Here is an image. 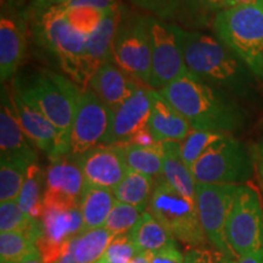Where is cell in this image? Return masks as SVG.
Segmentation results:
<instances>
[{"mask_svg": "<svg viewBox=\"0 0 263 263\" xmlns=\"http://www.w3.org/2000/svg\"><path fill=\"white\" fill-rule=\"evenodd\" d=\"M18 263H44V262H43L42 256H41V254H39V251H37V252H35V254L31 255V256H29V257L25 258L24 261H21V262H18Z\"/></svg>", "mask_w": 263, "mask_h": 263, "instance_id": "obj_46", "label": "cell"}, {"mask_svg": "<svg viewBox=\"0 0 263 263\" xmlns=\"http://www.w3.org/2000/svg\"><path fill=\"white\" fill-rule=\"evenodd\" d=\"M162 177L179 194L196 201V182L180 155V143H163Z\"/></svg>", "mask_w": 263, "mask_h": 263, "instance_id": "obj_24", "label": "cell"}, {"mask_svg": "<svg viewBox=\"0 0 263 263\" xmlns=\"http://www.w3.org/2000/svg\"><path fill=\"white\" fill-rule=\"evenodd\" d=\"M159 91L189 121L193 129L232 134L245 123L244 111L232 95L190 72Z\"/></svg>", "mask_w": 263, "mask_h": 263, "instance_id": "obj_2", "label": "cell"}, {"mask_svg": "<svg viewBox=\"0 0 263 263\" xmlns=\"http://www.w3.org/2000/svg\"><path fill=\"white\" fill-rule=\"evenodd\" d=\"M42 233V223L18 207L17 200L0 202V233Z\"/></svg>", "mask_w": 263, "mask_h": 263, "instance_id": "obj_33", "label": "cell"}, {"mask_svg": "<svg viewBox=\"0 0 263 263\" xmlns=\"http://www.w3.org/2000/svg\"><path fill=\"white\" fill-rule=\"evenodd\" d=\"M42 233L10 232L0 233V261L18 263L38 251L37 242Z\"/></svg>", "mask_w": 263, "mask_h": 263, "instance_id": "obj_31", "label": "cell"}, {"mask_svg": "<svg viewBox=\"0 0 263 263\" xmlns=\"http://www.w3.org/2000/svg\"><path fill=\"white\" fill-rule=\"evenodd\" d=\"M150 110V89L146 85H140L136 93L112 110L110 127L101 146L126 145L132 137L147 127Z\"/></svg>", "mask_w": 263, "mask_h": 263, "instance_id": "obj_15", "label": "cell"}, {"mask_svg": "<svg viewBox=\"0 0 263 263\" xmlns=\"http://www.w3.org/2000/svg\"><path fill=\"white\" fill-rule=\"evenodd\" d=\"M114 62L147 87L151 72V43L147 16L132 14L123 8L114 43Z\"/></svg>", "mask_w": 263, "mask_h": 263, "instance_id": "obj_8", "label": "cell"}, {"mask_svg": "<svg viewBox=\"0 0 263 263\" xmlns=\"http://www.w3.org/2000/svg\"><path fill=\"white\" fill-rule=\"evenodd\" d=\"M235 263H263V249L239 257Z\"/></svg>", "mask_w": 263, "mask_h": 263, "instance_id": "obj_44", "label": "cell"}, {"mask_svg": "<svg viewBox=\"0 0 263 263\" xmlns=\"http://www.w3.org/2000/svg\"><path fill=\"white\" fill-rule=\"evenodd\" d=\"M151 43V72L147 87L161 90L188 74L183 51L177 38L174 26L147 16Z\"/></svg>", "mask_w": 263, "mask_h": 263, "instance_id": "obj_10", "label": "cell"}, {"mask_svg": "<svg viewBox=\"0 0 263 263\" xmlns=\"http://www.w3.org/2000/svg\"><path fill=\"white\" fill-rule=\"evenodd\" d=\"M85 185L83 173L76 159L66 155L51 160L45 171L44 209L78 207Z\"/></svg>", "mask_w": 263, "mask_h": 263, "instance_id": "obj_13", "label": "cell"}, {"mask_svg": "<svg viewBox=\"0 0 263 263\" xmlns=\"http://www.w3.org/2000/svg\"><path fill=\"white\" fill-rule=\"evenodd\" d=\"M144 212L136 206L116 201L104 227L116 236L128 234L137 226Z\"/></svg>", "mask_w": 263, "mask_h": 263, "instance_id": "obj_35", "label": "cell"}, {"mask_svg": "<svg viewBox=\"0 0 263 263\" xmlns=\"http://www.w3.org/2000/svg\"><path fill=\"white\" fill-rule=\"evenodd\" d=\"M83 173L85 184L114 190L128 172L117 146H97L73 157Z\"/></svg>", "mask_w": 263, "mask_h": 263, "instance_id": "obj_17", "label": "cell"}, {"mask_svg": "<svg viewBox=\"0 0 263 263\" xmlns=\"http://www.w3.org/2000/svg\"><path fill=\"white\" fill-rule=\"evenodd\" d=\"M173 26L190 73L229 95L252 98L255 76L224 43L213 35Z\"/></svg>", "mask_w": 263, "mask_h": 263, "instance_id": "obj_1", "label": "cell"}, {"mask_svg": "<svg viewBox=\"0 0 263 263\" xmlns=\"http://www.w3.org/2000/svg\"><path fill=\"white\" fill-rule=\"evenodd\" d=\"M73 239H72L70 245L67 246V249L65 250L64 254H62L60 257L58 258V261H55L54 263H78L77 261H76L74 255H73V249H72V242H73Z\"/></svg>", "mask_w": 263, "mask_h": 263, "instance_id": "obj_45", "label": "cell"}, {"mask_svg": "<svg viewBox=\"0 0 263 263\" xmlns=\"http://www.w3.org/2000/svg\"><path fill=\"white\" fill-rule=\"evenodd\" d=\"M12 94L20 122L26 136L35 147L44 151L49 159L54 160L58 149V132L55 127L25 93L14 87Z\"/></svg>", "mask_w": 263, "mask_h": 263, "instance_id": "obj_18", "label": "cell"}, {"mask_svg": "<svg viewBox=\"0 0 263 263\" xmlns=\"http://www.w3.org/2000/svg\"><path fill=\"white\" fill-rule=\"evenodd\" d=\"M127 144H133V145H140V146H154L160 143H157L155 138H154L153 134H151L149 128L146 127L144 128V129H141L140 132H138L136 136L132 137L130 140L128 141Z\"/></svg>", "mask_w": 263, "mask_h": 263, "instance_id": "obj_41", "label": "cell"}, {"mask_svg": "<svg viewBox=\"0 0 263 263\" xmlns=\"http://www.w3.org/2000/svg\"><path fill=\"white\" fill-rule=\"evenodd\" d=\"M227 136L228 133L193 129L192 133L180 143V155L189 170L213 144L222 140Z\"/></svg>", "mask_w": 263, "mask_h": 263, "instance_id": "obj_34", "label": "cell"}, {"mask_svg": "<svg viewBox=\"0 0 263 263\" xmlns=\"http://www.w3.org/2000/svg\"><path fill=\"white\" fill-rule=\"evenodd\" d=\"M14 87L27 95L57 129L55 159L68 155L72 124L83 89L71 78L47 70L35 72L22 82L17 81Z\"/></svg>", "mask_w": 263, "mask_h": 263, "instance_id": "obj_3", "label": "cell"}, {"mask_svg": "<svg viewBox=\"0 0 263 263\" xmlns=\"http://www.w3.org/2000/svg\"><path fill=\"white\" fill-rule=\"evenodd\" d=\"M236 258L211 248L189 249L185 255V263H235Z\"/></svg>", "mask_w": 263, "mask_h": 263, "instance_id": "obj_38", "label": "cell"}, {"mask_svg": "<svg viewBox=\"0 0 263 263\" xmlns=\"http://www.w3.org/2000/svg\"><path fill=\"white\" fill-rule=\"evenodd\" d=\"M212 27L216 37L263 81V0L217 12Z\"/></svg>", "mask_w": 263, "mask_h": 263, "instance_id": "obj_4", "label": "cell"}, {"mask_svg": "<svg viewBox=\"0 0 263 263\" xmlns=\"http://www.w3.org/2000/svg\"><path fill=\"white\" fill-rule=\"evenodd\" d=\"M123 8L121 5L120 8L107 11L97 29L87 37L85 62L90 80L101 65L114 62V43Z\"/></svg>", "mask_w": 263, "mask_h": 263, "instance_id": "obj_21", "label": "cell"}, {"mask_svg": "<svg viewBox=\"0 0 263 263\" xmlns=\"http://www.w3.org/2000/svg\"><path fill=\"white\" fill-rule=\"evenodd\" d=\"M65 12L72 27L87 37L97 29L105 15L107 14V11L90 6H74V8L65 9Z\"/></svg>", "mask_w": 263, "mask_h": 263, "instance_id": "obj_36", "label": "cell"}, {"mask_svg": "<svg viewBox=\"0 0 263 263\" xmlns=\"http://www.w3.org/2000/svg\"><path fill=\"white\" fill-rule=\"evenodd\" d=\"M111 115L112 110L108 108L90 88L82 91L72 124L68 156L78 157L100 146L110 127Z\"/></svg>", "mask_w": 263, "mask_h": 263, "instance_id": "obj_12", "label": "cell"}, {"mask_svg": "<svg viewBox=\"0 0 263 263\" xmlns=\"http://www.w3.org/2000/svg\"><path fill=\"white\" fill-rule=\"evenodd\" d=\"M35 33L45 49L58 59L62 71L82 89H87L89 76L85 62L87 35L72 27L65 9L55 5L38 14Z\"/></svg>", "mask_w": 263, "mask_h": 263, "instance_id": "obj_5", "label": "cell"}, {"mask_svg": "<svg viewBox=\"0 0 263 263\" xmlns=\"http://www.w3.org/2000/svg\"><path fill=\"white\" fill-rule=\"evenodd\" d=\"M65 0H32L33 8L37 9L38 14L45 11L49 8H52L55 5H61Z\"/></svg>", "mask_w": 263, "mask_h": 263, "instance_id": "obj_43", "label": "cell"}, {"mask_svg": "<svg viewBox=\"0 0 263 263\" xmlns=\"http://www.w3.org/2000/svg\"><path fill=\"white\" fill-rule=\"evenodd\" d=\"M149 263H185V255L174 244L160 251L149 254Z\"/></svg>", "mask_w": 263, "mask_h": 263, "instance_id": "obj_39", "label": "cell"}, {"mask_svg": "<svg viewBox=\"0 0 263 263\" xmlns=\"http://www.w3.org/2000/svg\"><path fill=\"white\" fill-rule=\"evenodd\" d=\"M41 223L42 236L37 248L44 263L58 261L72 239L84 230L80 206L71 210L44 209Z\"/></svg>", "mask_w": 263, "mask_h": 263, "instance_id": "obj_14", "label": "cell"}, {"mask_svg": "<svg viewBox=\"0 0 263 263\" xmlns=\"http://www.w3.org/2000/svg\"><path fill=\"white\" fill-rule=\"evenodd\" d=\"M112 233L105 227L85 230L73 239L72 249L78 263H98L115 239Z\"/></svg>", "mask_w": 263, "mask_h": 263, "instance_id": "obj_30", "label": "cell"}, {"mask_svg": "<svg viewBox=\"0 0 263 263\" xmlns=\"http://www.w3.org/2000/svg\"><path fill=\"white\" fill-rule=\"evenodd\" d=\"M240 185L196 183V207L207 242L234 257L226 238V227ZM235 258V257H234Z\"/></svg>", "mask_w": 263, "mask_h": 263, "instance_id": "obj_11", "label": "cell"}, {"mask_svg": "<svg viewBox=\"0 0 263 263\" xmlns=\"http://www.w3.org/2000/svg\"><path fill=\"white\" fill-rule=\"evenodd\" d=\"M26 54L25 27L18 20L3 14L0 18V80H11Z\"/></svg>", "mask_w": 263, "mask_h": 263, "instance_id": "obj_22", "label": "cell"}, {"mask_svg": "<svg viewBox=\"0 0 263 263\" xmlns=\"http://www.w3.org/2000/svg\"><path fill=\"white\" fill-rule=\"evenodd\" d=\"M32 162L0 157V202L17 200Z\"/></svg>", "mask_w": 263, "mask_h": 263, "instance_id": "obj_32", "label": "cell"}, {"mask_svg": "<svg viewBox=\"0 0 263 263\" xmlns=\"http://www.w3.org/2000/svg\"><path fill=\"white\" fill-rule=\"evenodd\" d=\"M0 157L37 162L34 144L26 136L16 111L14 94L5 84L2 85L0 106Z\"/></svg>", "mask_w": 263, "mask_h": 263, "instance_id": "obj_16", "label": "cell"}, {"mask_svg": "<svg viewBox=\"0 0 263 263\" xmlns=\"http://www.w3.org/2000/svg\"><path fill=\"white\" fill-rule=\"evenodd\" d=\"M199 3L201 8L207 12H219L235 5L234 0H199Z\"/></svg>", "mask_w": 263, "mask_h": 263, "instance_id": "obj_42", "label": "cell"}, {"mask_svg": "<svg viewBox=\"0 0 263 263\" xmlns=\"http://www.w3.org/2000/svg\"><path fill=\"white\" fill-rule=\"evenodd\" d=\"M45 172L35 162L29 166L27 177L17 199L18 207L28 216L41 221L44 213Z\"/></svg>", "mask_w": 263, "mask_h": 263, "instance_id": "obj_29", "label": "cell"}, {"mask_svg": "<svg viewBox=\"0 0 263 263\" xmlns=\"http://www.w3.org/2000/svg\"><path fill=\"white\" fill-rule=\"evenodd\" d=\"M147 211L180 244L189 249L203 248L207 245L196 201L179 194L163 177L155 180Z\"/></svg>", "mask_w": 263, "mask_h": 263, "instance_id": "obj_6", "label": "cell"}, {"mask_svg": "<svg viewBox=\"0 0 263 263\" xmlns=\"http://www.w3.org/2000/svg\"><path fill=\"white\" fill-rule=\"evenodd\" d=\"M128 263H149V254H138Z\"/></svg>", "mask_w": 263, "mask_h": 263, "instance_id": "obj_47", "label": "cell"}, {"mask_svg": "<svg viewBox=\"0 0 263 263\" xmlns=\"http://www.w3.org/2000/svg\"><path fill=\"white\" fill-rule=\"evenodd\" d=\"M150 89V88H149ZM151 110L147 128L157 143H182L192 133L189 121L162 97L159 90L150 89Z\"/></svg>", "mask_w": 263, "mask_h": 263, "instance_id": "obj_19", "label": "cell"}, {"mask_svg": "<svg viewBox=\"0 0 263 263\" xmlns=\"http://www.w3.org/2000/svg\"><path fill=\"white\" fill-rule=\"evenodd\" d=\"M138 254V249L134 245L129 233L124 235H117L108 245L103 257L98 263H128Z\"/></svg>", "mask_w": 263, "mask_h": 263, "instance_id": "obj_37", "label": "cell"}, {"mask_svg": "<svg viewBox=\"0 0 263 263\" xmlns=\"http://www.w3.org/2000/svg\"><path fill=\"white\" fill-rule=\"evenodd\" d=\"M139 87L140 82L118 67L115 62L101 65L88 84V88L111 110L124 103Z\"/></svg>", "mask_w": 263, "mask_h": 263, "instance_id": "obj_20", "label": "cell"}, {"mask_svg": "<svg viewBox=\"0 0 263 263\" xmlns=\"http://www.w3.org/2000/svg\"><path fill=\"white\" fill-rule=\"evenodd\" d=\"M136 8L164 22L194 26L200 22L205 10L199 0H130Z\"/></svg>", "mask_w": 263, "mask_h": 263, "instance_id": "obj_23", "label": "cell"}, {"mask_svg": "<svg viewBox=\"0 0 263 263\" xmlns=\"http://www.w3.org/2000/svg\"><path fill=\"white\" fill-rule=\"evenodd\" d=\"M128 171L145 174L154 179L162 177L163 147L162 144L154 146H140L127 144L117 146Z\"/></svg>", "mask_w": 263, "mask_h": 263, "instance_id": "obj_27", "label": "cell"}, {"mask_svg": "<svg viewBox=\"0 0 263 263\" xmlns=\"http://www.w3.org/2000/svg\"><path fill=\"white\" fill-rule=\"evenodd\" d=\"M196 183L242 185L252 176V160L241 141L228 134L190 168Z\"/></svg>", "mask_w": 263, "mask_h": 263, "instance_id": "obj_7", "label": "cell"}, {"mask_svg": "<svg viewBox=\"0 0 263 263\" xmlns=\"http://www.w3.org/2000/svg\"><path fill=\"white\" fill-rule=\"evenodd\" d=\"M116 201L111 189L85 185L80 201L83 232L104 227Z\"/></svg>", "mask_w": 263, "mask_h": 263, "instance_id": "obj_25", "label": "cell"}, {"mask_svg": "<svg viewBox=\"0 0 263 263\" xmlns=\"http://www.w3.org/2000/svg\"><path fill=\"white\" fill-rule=\"evenodd\" d=\"M226 238L236 259L263 249V203L252 186H239L227 222Z\"/></svg>", "mask_w": 263, "mask_h": 263, "instance_id": "obj_9", "label": "cell"}, {"mask_svg": "<svg viewBox=\"0 0 263 263\" xmlns=\"http://www.w3.org/2000/svg\"><path fill=\"white\" fill-rule=\"evenodd\" d=\"M129 235L140 254H153L177 244V240L149 211L141 215Z\"/></svg>", "mask_w": 263, "mask_h": 263, "instance_id": "obj_26", "label": "cell"}, {"mask_svg": "<svg viewBox=\"0 0 263 263\" xmlns=\"http://www.w3.org/2000/svg\"><path fill=\"white\" fill-rule=\"evenodd\" d=\"M261 176H262V180H263V143L261 145Z\"/></svg>", "mask_w": 263, "mask_h": 263, "instance_id": "obj_48", "label": "cell"}, {"mask_svg": "<svg viewBox=\"0 0 263 263\" xmlns=\"http://www.w3.org/2000/svg\"><path fill=\"white\" fill-rule=\"evenodd\" d=\"M122 5L121 0H65L60 6L65 9L74 8V6H90L103 11L117 9Z\"/></svg>", "mask_w": 263, "mask_h": 263, "instance_id": "obj_40", "label": "cell"}, {"mask_svg": "<svg viewBox=\"0 0 263 263\" xmlns=\"http://www.w3.org/2000/svg\"><path fill=\"white\" fill-rule=\"evenodd\" d=\"M154 186H155L154 178L134 171H128L124 178L117 184L112 192L117 201L147 211Z\"/></svg>", "mask_w": 263, "mask_h": 263, "instance_id": "obj_28", "label": "cell"}]
</instances>
